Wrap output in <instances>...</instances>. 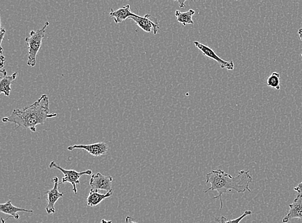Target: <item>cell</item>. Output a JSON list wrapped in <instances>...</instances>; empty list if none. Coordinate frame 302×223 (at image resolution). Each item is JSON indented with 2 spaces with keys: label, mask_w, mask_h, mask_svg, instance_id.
<instances>
[{
  "label": "cell",
  "mask_w": 302,
  "mask_h": 223,
  "mask_svg": "<svg viewBox=\"0 0 302 223\" xmlns=\"http://www.w3.org/2000/svg\"><path fill=\"white\" fill-rule=\"evenodd\" d=\"M267 85L271 89H280V74L279 73H272L267 78Z\"/></svg>",
  "instance_id": "obj_16"
},
{
  "label": "cell",
  "mask_w": 302,
  "mask_h": 223,
  "mask_svg": "<svg viewBox=\"0 0 302 223\" xmlns=\"http://www.w3.org/2000/svg\"><path fill=\"white\" fill-rule=\"evenodd\" d=\"M228 219L226 217H225L224 216H222L220 218H215V221L216 222L218 223H225Z\"/></svg>",
  "instance_id": "obj_19"
},
{
  "label": "cell",
  "mask_w": 302,
  "mask_h": 223,
  "mask_svg": "<svg viewBox=\"0 0 302 223\" xmlns=\"http://www.w3.org/2000/svg\"><path fill=\"white\" fill-rule=\"evenodd\" d=\"M57 113H50L49 98L44 94L38 100L22 109H15L8 117H4V123L16 124L17 127L29 129L31 132H36L38 125H44L47 119L57 117Z\"/></svg>",
  "instance_id": "obj_1"
},
{
  "label": "cell",
  "mask_w": 302,
  "mask_h": 223,
  "mask_svg": "<svg viewBox=\"0 0 302 223\" xmlns=\"http://www.w3.org/2000/svg\"><path fill=\"white\" fill-rule=\"evenodd\" d=\"M8 219V218H7V220H3V218H1V223H6V221H7Z\"/></svg>",
  "instance_id": "obj_26"
},
{
  "label": "cell",
  "mask_w": 302,
  "mask_h": 223,
  "mask_svg": "<svg viewBox=\"0 0 302 223\" xmlns=\"http://www.w3.org/2000/svg\"><path fill=\"white\" fill-rule=\"evenodd\" d=\"M298 34H299V37L301 38V40L302 42V29H300L299 31H298Z\"/></svg>",
  "instance_id": "obj_24"
},
{
  "label": "cell",
  "mask_w": 302,
  "mask_h": 223,
  "mask_svg": "<svg viewBox=\"0 0 302 223\" xmlns=\"http://www.w3.org/2000/svg\"><path fill=\"white\" fill-rule=\"evenodd\" d=\"M0 72L3 75L0 81V93H3L6 96H9L11 91V85L18 77V73L15 72L11 76H7V71L1 69Z\"/></svg>",
  "instance_id": "obj_11"
},
{
  "label": "cell",
  "mask_w": 302,
  "mask_h": 223,
  "mask_svg": "<svg viewBox=\"0 0 302 223\" xmlns=\"http://www.w3.org/2000/svg\"><path fill=\"white\" fill-rule=\"evenodd\" d=\"M177 2H179V3H180V7H181V8H184V7H185V6H186V5H185L186 1H177Z\"/></svg>",
  "instance_id": "obj_23"
},
{
  "label": "cell",
  "mask_w": 302,
  "mask_h": 223,
  "mask_svg": "<svg viewBox=\"0 0 302 223\" xmlns=\"http://www.w3.org/2000/svg\"><path fill=\"white\" fill-rule=\"evenodd\" d=\"M0 212L2 213L8 214L10 217L18 220L20 218V215L18 214V212H27V213H32L33 212V210H29L23 209V208H19L12 205L11 201L8 200L7 203L3 204H0Z\"/></svg>",
  "instance_id": "obj_13"
},
{
  "label": "cell",
  "mask_w": 302,
  "mask_h": 223,
  "mask_svg": "<svg viewBox=\"0 0 302 223\" xmlns=\"http://www.w3.org/2000/svg\"><path fill=\"white\" fill-rule=\"evenodd\" d=\"M112 190L107 192L105 194H102L99 192L98 190L91 189L87 199V205L90 206V207H95V206L100 204L104 199L110 198V197L112 196Z\"/></svg>",
  "instance_id": "obj_14"
},
{
  "label": "cell",
  "mask_w": 302,
  "mask_h": 223,
  "mask_svg": "<svg viewBox=\"0 0 302 223\" xmlns=\"http://www.w3.org/2000/svg\"><path fill=\"white\" fill-rule=\"evenodd\" d=\"M6 34V30L3 27H1V31H0V35H1V41H0V47H1V55H3V49L2 46V42H3V38L5 37Z\"/></svg>",
  "instance_id": "obj_18"
},
{
  "label": "cell",
  "mask_w": 302,
  "mask_h": 223,
  "mask_svg": "<svg viewBox=\"0 0 302 223\" xmlns=\"http://www.w3.org/2000/svg\"><path fill=\"white\" fill-rule=\"evenodd\" d=\"M301 56H302V53H301Z\"/></svg>",
  "instance_id": "obj_27"
},
{
  "label": "cell",
  "mask_w": 302,
  "mask_h": 223,
  "mask_svg": "<svg viewBox=\"0 0 302 223\" xmlns=\"http://www.w3.org/2000/svg\"><path fill=\"white\" fill-rule=\"evenodd\" d=\"M294 190L296 192H297L298 193H301L302 191V181L301 183L299 184V185L296 186V187L294 188Z\"/></svg>",
  "instance_id": "obj_21"
},
{
  "label": "cell",
  "mask_w": 302,
  "mask_h": 223,
  "mask_svg": "<svg viewBox=\"0 0 302 223\" xmlns=\"http://www.w3.org/2000/svg\"><path fill=\"white\" fill-rule=\"evenodd\" d=\"M253 181V178L250 175V171L242 170L236 177H231L221 169L213 170L206 175V183H210L211 186L205 190L204 192L209 190H217L218 195L213 199H219L220 202V210L223 208L222 196L231 190H234L239 193L246 191L251 192L250 185Z\"/></svg>",
  "instance_id": "obj_2"
},
{
  "label": "cell",
  "mask_w": 302,
  "mask_h": 223,
  "mask_svg": "<svg viewBox=\"0 0 302 223\" xmlns=\"http://www.w3.org/2000/svg\"><path fill=\"white\" fill-rule=\"evenodd\" d=\"M252 212L250 211H247L244 212V213L243 215L240 216V217L235 219V220H228L226 221L225 223H240L242 220H243L244 218H245L246 216L252 215Z\"/></svg>",
  "instance_id": "obj_17"
},
{
  "label": "cell",
  "mask_w": 302,
  "mask_h": 223,
  "mask_svg": "<svg viewBox=\"0 0 302 223\" xmlns=\"http://www.w3.org/2000/svg\"><path fill=\"white\" fill-rule=\"evenodd\" d=\"M0 59H1V68H3L5 63V57L3 55H1Z\"/></svg>",
  "instance_id": "obj_22"
},
{
  "label": "cell",
  "mask_w": 302,
  "mask_h": 223,
  "mask_svg": "<svg viewBox=\"0 0 302 223\" xmlns=\"http://www.w3.org/2000/svg\"><path fill=\"white\" fill-rule=\"evenodd\" d=\"M289 211L282 220V223H287L293 219H301L302 220V191L299 193L294 201L289 205Z\"/></svg>",
  "instance_id": "obj_10"
},
{
  "label": "cell",
  "mask_w": 302,
  "mask_h": 223,
  "mask_svg": "<svg viewBox=\"0 0 302 223\" xmlns=\"http://www.w3.org/2000/svg\"><path fill=\"white\" fill-rule=\"evenodd\" d=\"M101 223H112V221H106L105 220H102Z\"/></svg>",
  "instance_id": "obj_25"
},
{
  "label": "cell",
  "mask_w": 302,
  "mask_h": 223,
  "mask_svg": "<svg viewBox=\"0 0 302 223\" xmlns=\"http://www.w3.org/2000/svg\"><path fill=\"white\" fill-rule=\"evenodd\" d=\"M136 14L132 12L130 5L122 6L116 10H113L112 8L110 12V16L114 19L115 23L123 22L126 19H130L131 17L134 16Z\"/></svg>",
  "instance_id": "obj_12"
},
{
  "label": "cell",
  "mask_w": 302,
  "mask_h": 223,
  "mask_svg": "<svg viewBox=\"0 0 302 223\" xmlns=\"http://www.w3.org/2000/svg\"><path fill=\"white\" fill-rule=\"evenodd\" d=\"M67 149L70 151L74 149L84 150L91 155L98 157L108 153L109 146L105 142H98L92 144H75L68 147Z\"/></svg>",
  "instance_id": "obj_7"
},
{
  "label": "cell",
  "mask_w": 302,
  "mask_h": 223,
  "mask_svg": "<svg viewBox=\"0 0 302 223\" xmlns=\"http://www.w3.org/2000/svg\"><path fill=\"white\" fill-rule=\"evenodd\" d=\"M195 14H196V10L194 9H190L185 12H181L179 10L175 11V16H176L178 22L181 23L184 27L189 24H194L193 16Z\"/></svg>",
  "instance_id": "obj_15"
},
{
  "label": "cell",
  "mask_w": 302,
  "mask_h": 223,
  "mask_svg": "<svg viewBox=\"0 0 302 223\" xmlns=\"http://www.w3.org/2000/svg\"><path fill=\"white\" fill-rule=\"evenodd\" d=\"M113 178L110 176H105L98 173L92 175L90 185L91 189L94 190H106L107 192L111 191Z\"/></svg>",
  "instance_id": "obj_9"
},
{
  "label": "cell",
  "mask_w": 302,
  "mask_h": 223,
  "mask_svg": "<svg viewBox=\"0 0 302 223\" xmlns=\"http://www.w3.org/2000/svg\"><path fill=\"white\" fill-rule=\"evenodd\" d=\"M130 19H132L143 31L148 33L153 32L154 35H157L159 31L160 25L158 19L151 14H147L144 16L136 14Z\"/></svg>",
  "instance_id": "obj_5"
},
{
  "label": "cell",
  "mask_w": 302,
  "mask_h": 223,
  "mask_svg": "<svg viewBox=\"0 0 302 223\" xmlns=\"http://www.w3.org/2000/svg\"><path fill=\"white\" fill-rule=\"evenodd\" d=\"M53 186L52 189L48 190L46 194L47 195V205L46 211L47 214H55V204L59 198H63L64 192H59L58 187L59 185V178L57 177L53 178L52 180Z\"/></svg>",
  "instance_id": "obj_8"
},
{
  "label": "cell",
  "mask_w": 302,
  "mask_h": 223,
  "mask_svg": "<svg viewBox=\"0 0 302 223\" xmlns=\"http://www.w3.org/2000/svg\"><path fill=\"white\" fill-rule=\"evenodd\" d=\"M194 45H196L197 48H199V50L201 51V52L202 53V54L204 55V56L217 62L218 63L220 64V67L222 68H224V69L228 70H234L235 64L233 61H224V60L221 59L219 56H218V55L216 54L215 51H214L213 49H211L210 47L201 44V43L197 42V41L194 42Z\"/></svg>",
  "instance_id": "obj_6"
},
{
  "label": "cell",
  "mask_w": 302,
  "mask_h": 223,
  "mask_svg": "<svg viewBox=\"0 0 302 223\" xmlns=\"http://www.w3.org/2000/svg\"><path fill=\"white\" fill-rule=\"evenodd\" d=\"M49 25V21H46L44 27L36 31L30 32L29 36L25 38V42L28 45L27 65L31 67L36 66V57L42 46V41L46 36L47 29Z\"/></svg>",
  "instance_id": "obj_3"
},
{
  "label": "cell",
  "mask_w": 302,
  "mask_h": 223,
  "mask_svg": "<svg viewBox=\"0 0 302 223\" xmlns=\"http://www.w3.org/2000/svg\"><path fill=\"white\" fill-rule=\"evenodd\" d=\"M138 223L136 222H135L134 219L132 217V216H127L126 218V223Z\"/></svg>",
  "instance_id": "obj_20"
},
{
  "label": "cell",
  "mask_w": 302,
  "mask_h": 223,
  "mask_svg": "<svg viewBox=\"0 0 302 223\" xmlns=\"http://www.w3.org/2000/svg\"><path fill=\"white\" fill-rule=\"evenodd\" d=\"M49 168L51 169H57L61 171L64 175V177L61 181L59 182L60 184L70 183L72 185V190L74 194H78V189H77V185L80 182V178L83 175H92V171L91 170H87L83 171V172H78L75 170H66V169L62 168L58 164H56L55 161H52L49 165Z\"/></svg>",
  "instance_id": "obj_4"
}]
</instances>
